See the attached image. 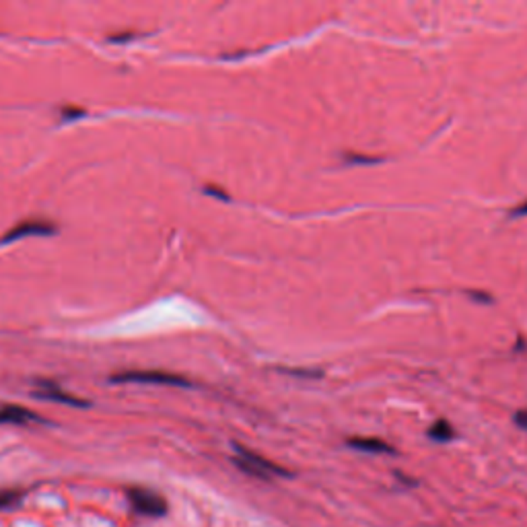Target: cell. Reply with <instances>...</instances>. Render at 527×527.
Wrapping results in <instances>:
<instances>
[{
	"label": "cell",
	"mask_w": 527,
	"mask_h": 527,
	"mask_svg": "<svg viewBox=\"0 0 527 527\" xmlns=\"http://www.w3.org/2000/svg\"><path fill=\"white\" fill-rule=\"evenodd\" d=\"M204 192H206V194H212V196H216L218 200H225V202H229V196H227V192H223V190H218V188H210V186H208Z\"/></svg>",
	"instance_id": "obj_14"
},
{
	"label": "cell",
	"mask_w": 527,
	"mask_h": 527,
	"mask_svg": "<svg viewBox=\"0 0 527 527\" xmlns=\"http://www.w3.org/2000/svg\"><path fill=\"white\" fill-rule=\"evenodd\" d=\"M515 424H517L519 429L527 431V410H521V412L515 414Z\"/></svg>",
	"instance_id": "obj_13"
},
{
	"label": "cell",
	"mask_w": 527,
	"mask_h": 527,
	"mask_svg": "<svg viewBox=\"0 0 527 527\" xmlns=\"http://www.w3.org/2000/svg\"><path fill=\"white\" fill-rule=\"evenodd\" d=\"M56 231V227L52 223H46V221H25L21 225H17L15 229H10L0 241L2 243H8V241H15V239H23V237H29V235H52Z\"/></svg>",
	"instance_id": "obj_4"
},
{
	"label": "cell",
	"mask_w": 527,
	"mask_h": 527,
	"mask_svg": "<svg viewBox=\"0 0 527 527\" xmlns=\"http://www.w3.org/2000/svg\"><path fill=\"white\" fill-rule=\"evenodd\" d=\"M19 496H21L19 492H2V494H0V509L8 507V505H10V503H15Z\"/></svg>",
	"instance_id": "obj_11"
},
{
	"label": "cell",
	"mask_w": 527,
	"mask_h": 527,
	"mask_svg": "<svg viewBox=\"0 0 527 527\" xmlns=\"http://www.w3.org/2000/svg\"><path fill=\"white\" fill-rule=\"evenodd\" d=\"M280 373L284 375H293V377H303V379H320L324 377V371H318V369H278Z\"/></svg>",
	"instance_id": "obj_9"
},
{
	"label": "cell",
	"mask_w": 527,
	"mask_h": 527,
	"mask_svg": "<svg viewBox=\"0 0 527 527\" xmlns=\"http://www.w3.org/2000/svg\"><path fill=\"white\" fill-rule=\"evenodd\" d=\"M429 437L433 441H437V443H447V441H451L456 437V433H453V429H451V424L447 420H437L429 429Z\"/></svg>",
	"instance_id": "obj_8"
},
{
	"label": "cell",
	"mask_w": 527,
	"mask_h": 527,
	"mask_svg": "<svg viewBox=\"0 0 527 527\" xmlns=\"http://www.w3.org/2000/svg\"><path fill=\"white\" fill-rule=\"evenodd\" d=\"M509 216H511V218H515V216H527V202H524V204L517 206V208H513Z\"/></svg>",
	"instance_id": "obj_15"
},
{
	"label": "cell",
	"mask_w": 527,
	"mask_h": 527,
	"mask_svg": "<svg viewBox=\"0 0 527 527\" xmlns=\"http://www.w3.org/2000/svg\"><path fill=\"white\" fill-rule=\"evenodd\" d=\"M35 395L37 397H44V399H54V401H62V404H68V406H87L85 399H78L72 394H68L64 390H60L54 381H37V390H35Z\"/></svg>",
	"instance_id": "obj_5"
},
{
	"label": "cell",
	"mask_w": 527,
	"mask_h": 527,
	"mask_svg": "<svg viewBox=\"0 0 527 527\" xmlns=\"http://www.w3.org/2000/svg\"><path fill=\"white\" fill-rule=\"evenodd\" d=\"M114 383H159V386H178V388H192L186 377L165 373V371H126L112 377Z\"/></svg>",
	"instance_id": "obj_2"
},
{
	"label": "cell",
	"mask_w": 527,
	"mask_h": 527,
	"mask_svg": "<svg viewBox=\"0 0 527 527\" xmlns=\"http://www.w3.org/2000/svg\"><path fill=\"white\" fill-rule=\"evenodd\" d=\"M27 422H40V416H35L23 406L0 408V424H27Z\"/></svg>",
	"instance_id": "obj_6"
},
{
	"label": "cell",
	"mask_w": 527,
	"mask_h": 527,
	"mask_svg": "<svg viewBox=\"0 0 527 527\" xmlns=\"http://www.w3.org/2000/svg\"><path fill=\"white\" fill-rule=\"evenodd\" d=\"M472 301H478V303H492V297L486 295V293H478V291H469L467 293Z\"/></svg>",
	"instance_id": "obj_12"
},
{
	"label": "cell",
	"mask_w": 527,
	"mask_h": 527,
	"mask_svg": "<svg viewBox=\"0 0 527 527\" xmlns=\"http://www.w3.org/2000/svg\"><path fill=\"white\" fill-rule=\"evenodd\" d=\"M128 499H130L132 507L148 517H163L167 513V503L161 494L148 490V488H128Z\"/></svg>",
	"instance_id": "obj_3"
},
{
	"label": "cell",
	"mask_w": 527,
	"mask_h": 527,
	"mask_svg": "<svg viewBox=\"0 0 527 527\" xmlns=\"http://www.w3.org/2000/svg\"><path fill=\"white\" fill-rule=\"evenodd\" d=\"M344 161L348 165H356V163H363V165H373V163H381L383 159L381 157H363V155H352V153H346L344 155Z\"/></svg>",
	"instance_id": "obj_10"
},
{
	"label": "cell",
	"mask_w": 527,
	"mask_h": 527,
	"mask_svg": "<svg viewBox=\"0 0 527 527\" xmlns=\"http://www.w3.org/2000/svg\"><path fill=\"white\" fill-rule=\"evenodd\" d=\"M348 447L365 451V453H395V449L390 443H386L381 439H371V437H367V439H348Z\"/></svg>",
	"instance_id": "obj_7"
},
{
	"label": "cell",
	"mask_w": 527,
	"mask_h": 527,
	"mask_svg": "<svg viewBox=\"0 0 527 527\" xmlns=\"http://www.w3.org/2000/svg\"><path fill=\"white\" fill-rule=\"evenodd\" d=\"M235 451H237V458L233 460V463L241 472H245V474H250L254 478L268 480L270 476H291L288 469H284V467H280V465H276L272 461L264 460L262 456H258V453H254V451H250V449H245L241 445H235Z\"/></svg>",
	"instance_id": "obj_1"
}]
</instances>
